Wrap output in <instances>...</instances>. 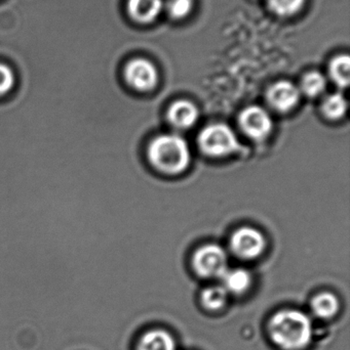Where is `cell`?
Segmentation results:
<instances>
[{"mask_svg":"<svg viewBox=\"0 0 350 350\" xmlns=\"http://www.w3.org/2000/svg\"><path fill=\"white\" fill-rule=\"evenodd\" d=\"M125 83L140 92H150L158 81L155 66L145 59H135L129 62L123 70Z\"/></svg>","mask_w":350,"mask_h":350,"instance_id":"cell-5","label":"cell"},{"mask_svg":"<svg viewBox=\"0 0 350 350\" xmlns=\"http://www.w3.org/2000/svg\"><path fill=\"white\" fill-rule=\"evenodd\" d=\"M232 251L242 259H254L260 256L266 247L262 232L250 226L238 228L230 240Z\"/></svg>","mask_w":350,"mask_h":350,"instance_id":"cell-6","label":"cell"},{"mask_svg":"<svg viewBox=\"0 0 350 350\" xmlns=\"http://www.w3.org/2000/svg\"><path fill=\"white\" fill-rule=\"evenodd\" d=\"M331 79L339 86L345 88L349 86L350 78V59L347 55H337L329 65Z\"/></svg>","mask_w":350,"mask_h":350,"instance_id":"cell-14","label":"cell"},{"mask_svg":"<svg viewBox=\"0 0 350 350\" xmlns=\"http://www.w3.org/2000/svg\"><path fill=\"white\" fill-rule=\"evenodd\" d=\"M305 0H268V8L273 14L283 18L294 16L303 8Z\"/></svg>","mask_w":350,"mask_h":350,"instance_id":"cell-18","label":"cell"},{"mask_svg":"<svg viewBox=\"0 0 350 350\" xmlns=\"http://www.w3.org/2000/svg\"><path fill=\"white\" fill-rule=\"evenodd\" d=\"M192 8V0H166V12L176 20H181L188 16Z\"/></svg>","mask_w":350,"mask_h":350,"instance_id":"cell-20","label":"cell"},{"mask_svg":"<svg viewBox=\"0 0 350 350\" xmlns=\"http://www.w3.org/2000/svg\"><path fill=\"white\" fill-rule=\"evenodd\" d=\"M174 337L168 331L150 330L142 335L138 342L137 350H176Z\"/></svg>","mask_w":350,"mask_h":350,"instance_id":"cell-11","label":"cell"},{"mask_svg":"<svg viewBox=\"0 0 350 350\" xmlns=\"http://www.w3.org/2000/svg\"><path fill=\"white\" fill-rule=\"evenodd\" d=\"M227 262L225 251L215 244L201 247L193 256V269L199 277L205 279L223 277L227 271Z\"/></svg>","mask_w":350,"mask_h":350,"instance_id":"cell-4","label":"cell"},{"mask_svg":"<svg viewBox=\"0 0 350 350\" xmlns=\"http://www.w3.org/2000/svg\"><path fill=\"white\" fill-rule=\"evenodd\" d=\"M228 293L223 286H212L205 288L201 292V304L205 310H219L225 306L227 302Z\"/></svg>","mask_w":350,"mask_h":350,"instance_id":"cell-15","label":"cell"},{"mask_svg":"<svg viewBox=\"0 0 350 350\" xmlns=\"http://www.w3.org/2000/svg\"><path fill=\"white\" fill-rule=\"evenodd\" d=\"M201 151L212 157H223L240 148L238 137L228 125L222 123L209 125L199 137Z\"/></svg>","mask_w":350,"mask_h":350,"instance_id":"cell-3","label":"cell"},{"mask_svg":"<svg viewBox=\"0 0 350 350\" xmlns=\"http://www.w3.org/2000/svg\"><path fill=\"white\" fill-rule=\"evenodd\" d=\"M164 8L162 0H129V16L141 24L153 22Z\"/></svg>","mask_w":350,"mask_h":350,"instance_id":"cell-9","label":"cell"},{"mask_svg":"<svg viewBox=\"0 0 350 350\" xmlns=\"http://www.w3.org/2000/svg\"><path fill=\"white\" fill-rule=\"evenodd\" d=\"M269 338L282 350H304L314 337V325L308 314L298 310H283L269 320Z\"/></svg>","mask_w":350,"mask_h":350,"instance_id":"cell-1","label":"cell"},{"mask_svg":"<svg viewBox=\"0 0 350 350\" xmlns=\"http://www.w3.org/2000/svg\"><path fill=\"white\" fill-rule=\"evenodd\" d=\"M199 115V110L192 103L179 100L171 106L168 120L177 129H190L197 123Z\"/></svg>","mask_w":350,"mask_h":350,"instance_id":"cell-10","label":"cell"},{"mask_svg":"<svg viewBox=\"0 0 350 350\" xmlns=\"http://www.w3.org/2000/svg\"><path fill=\"white\" fill-rule=\"evenodd\" d=\"M16 78L14 70L0 63V100H8L16 90Z\"/></svg>","mask_w":350,"mask_h":350,"instance_id":"cell-19","label":"cell"},{"mask_svg":"<svg viewBox=\"0 0 350 350\" xmlns=\"http://www.w3.org/2000/svg\"><path fill=\"white\" fill-rule=\"evenodd\" d=\"M223 287L227 293L242 294L250 288L252 278L246 269H236L226 271L223 277Z\"/></svg>","mask_w":350,"mask_h":350,"instance_id":"cell-13","label":"cell"},{"mask_svg":"<svg viewBox=\"0 0 350 350\" xmlns=\"http://www.w3.org/2000/svg\"><path fill=\"white\" fill-rule=\"evenodd\" d=\"M242 131L251 139L261 141L268 137L273 131V119L266 110L258 106H250L240 115Z\"/></svg>","mask_w":350,"mask_h":350,"instance_id":"cell-7","label":"cell"},{"mask_svg":"<svg viewBox=\"0 0 350 350\" xmlns=\"http://www.w3.org/2000/svg\"><path fill=\"white\" fill-rule=\"evenodd\" d=\"M300 90L290 81H279L269 88L267 100L275 110L289 112L297 106L300 100Z\"/></svg>","mask_w":350,"mask_h":350,"instance_id":"cell-8","label":"cell"},{"mask_svg":"<svg viewBox=\"0 0 350 350\" xmlns=\"http://www.w3.org/2000/svg\"><path fill=\"white\" fill-rule=\"evenodd\" d=\"M322 109L325 116L337 120L347 113V102L341 94H330L323 103Z\"/></svg>","mask_w":350,"mask_h":350,"instance_id":"cell-17","label":"cell"},{"mask_svg":"<svg viewBox=\"0 0 350 350\" xmlns=\"http://www.w3.org/2000/svg\"><path fill=\"white\" fill-rule=\"evenodd\" d=\"M150 163L166 174H179L190 163V150L183 137L162 135L155 137L148 147Z\"/></svg>","mask_w":350,"mask_h":350,"instance_id":"cell-2","label":"cell"},{"mask_svg":"<svg viewBox=\"0 0 350 350\" xmlns=\"http://www.w3.org/2000/svg\"><path fill=\"white\" fill-rule=\"evenodd\" d=\"M312 314L321 320H329L336 316L340 304L338 298L330 292H323L312 298L310 304Z\"/></svg>","mask_w":350,"mask_h":350,"instance_id":"cell-12","label":"cell"},{"mask_svg":"<svg viewBox=\"0 0 350 350\" xmlns=\"http://www.w3.org/2000/svg\"><path fill=\"white\" fill-rule=\"evenodd\" d=\"M326 78L320 72L312 71L304 76L301 82L300 92H303L310 98L320 96L326 90Z\"/></svg>","mask_w":350,"mask_h":350,"instance_id":"cell-16","label":"cell"}]
</instances>
